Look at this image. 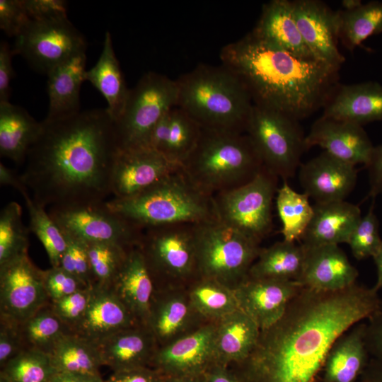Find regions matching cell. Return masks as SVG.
Masks as SVG:
<instances>
[{
  "label": "cell",
  "instance_id": "1",
  "mask_svg": "<svg viewBox=\"0 0 382 382\" xmlns=\"http://www.w3.org/2000/svg\"><path fill=\"white\" fill-rule=\"evenodd\" d=\"M378 292L357 282L333 291L303 287L232 372L239 382H311L334 342L382 308Z\"/></svg>",
  "mask_w": 382,
  "mask_h": 382
},
{
  "label": "cell",
  "instance_id": "2",
  "mask_svg": "<svg viewBox=\"0 0 382 382\" xmlns=\"http://www.w3.org/2000/svg\"><path fill=\"white\" fill-rule=\"evenodd\" d=\"M118 151L115 122L106 108L44 120L20 177L45 208L102 203L111 194Z\"/></svg>",
  "mask_w": 382,
  "mask_h": 382
},
{
  "label": "cell",
  "instance_id": "3",
  "mask_svg": "<svg viewBox=\"0 0 382 382\" xmlns=\"http://www.w3.org/2000/svg\"><path fill=\"white\" fill-rule=\"evenodd\" d=\"M220 59L246 86L253 104L298 121L323 107L338 84L340 69L270 45L251 32L224 46Z\"/></svg>",
  "mask_w": 382,
  "mask_h": 382
},
{
  "label": "cell",
  "instance_id": "4",
  "mask_svg": "<svg viewBox=\"0 0 382 382\" xmlns=\"http://www.w3.org/2000/svg\"><path fill=\"white\" fill-rule=\"evenodd\" d=\"M176 82V105L202 129L245 133L253 102L231 71L222 64H200Z\"/></svg>",
  "mask_w": 382,
  "mask_h": 382
},
{
  "label": "cell",
  "instance_id": "5",
  "mask_svg": "<svg viewBox=\"0 0 382 382\" xmlns=\"http://www.w3.org/2000/svg\"><path fill=\"white\" fill-rule=\"evenodd\" d=\"M112 212L142 229L216 219L214 196L199 188L182 167L141 194L105 202Z\"/></svg>",
  "mask_w": 382,
  "mask_h": 382
},
{
  "label": "cell",
  "instance_id": "6",
  "mask_svg": "<svg viewBox=\"0 0 382 382\" xmlns=\"http://www.w3.org/2000/svg\"><path fill=\"white\" fill-rule=\"evenodd\" d=\"M181 167L199 188L214 196L245 185L264 166L245 133L202 128Z\"/></svg>",
  "mask_w": 382,
  "mask_h": 382
},
{
  "label": "cell",
  "instance_id": "7",
  "mask_svg": "<svg viewBox=\"0 0 382 382\" xmlns=\"http://www.w3.org/2000/svg\"><path fill=\"white\" fill-rule=\"evenodd\" d=\"M198 277L235 289L245 281L257 258L260 243L218 219L195 224Z\"/></svg>",
  "mask_w": 382,
  "mask_h": 382
},
{
  "label": "cell",
  "instance_id": "8",
  "mask_svg": "<svg viewBox=\"0 0 382 382\" xmlns=\"http://www.w3.org/2000/svg\"><path fill=\"white\" fill-rule=\"evenodd\" d=\"M195 224H173L144 229L138 247L155 290L187 287L198 277Z\"/></svg>",
  "mask_w": 382,
  "mask_h": 382
},
{
  "label": "cell",
  "instance_id": "9",
  "mask_svg": "<svg viewBox=\"0 0 382 382\" xmlns=\"http://www.w3.org/2000/svg\"><path fill=\"white\" fill-rule=\"evenodd\" d=\"M176 80L154 71L145 74L129 89L123 112L115 122L120 151L150 148L152 132L178 100Z\"/></svg>",
  "mask_w": 382,
  "mask_h": 382
},
{
  "label": "cell",
  "instance_id": "10",
  "mask_svg": "<svg viewBox=\"0 0 382 382\" xmlns=\"http://www.w3.org/2000/svg\"><path fill=\"white\" fill-rule=\"evenodd\" d=\"M245 133L265 168L284 180L294 176L307 150L298 120L253 104Z\"/></svg>",
  "mask_w": 382,
  "mask_h": 382
},
{
  "label": "cell",
  "instance_id": "11",
  "mask_svg": "<svg viewBox=\"0 0 382 382\" xmlns=\"http://www.w3.org/2000/svg\"><path fill=\"white\" fill-rule=\"evenodd\" d=\"M278 177L265 167L250 181L214 195L218 219L260 243L272 228Z\"/></svg>",
  "mask_w": 382,
  "mask_h": 382
},
{
  "label": "cell",
  "instance_id": "12",
  "mask_svg": "<svg viewBox=\"0 0 382 382\" xmlns=\"http://www.w3.org/2000/svg\"><path fill=\"white\" fill-rule=\"evenodd\" d=\"M48 213L64 235L84 243H110L131 249L138 246L144 231L110 209L105 202L54 206Z\"/></svg>",
  "mask_w": 382,
  "mask_h": 382
},
{
  "label": "cell",
  "instance_id": "13",
  "mask_svg": "<svg viewBox=\"0 0 382 382\" xmlns=\"http://www.w3.org/2000/svg\"><path fill=\"white\" fill-rule=\"evenodd\" d=\"M82 33L68 18L30 21L15 37L14 54L24 57L37 71L47 74L72 57L86 52Z\"/></svg>",
  "mask_w": 382,
  "mask_h": 382
},
{
  "label": "cell",
  "instance_id": "14",
  "mask_svg": "<svg viewBox=\"0 0 382 382\" xmlns=\"http://www.w3.org/2000/svg\"><path fill=\"white\" fill-rule=\"evenodd\" d=\"M50 303L42 270L28 253L0 265V315L21 324Z\"/></svg>",
  "mask_w": 382,
  "mask_h": 382
},
{
  "label": "cell",
  "instance_id": "15",
  "mask_svg": "<svg viewBox=\"0 0 382 382\" xmlns=\"http://www.w3.org/2000/svg\"><path fill=\"white\" fill-rule=\"evenodd\" d=\"M216 322H207L194 332L157 349L150 367L162 377L203 376L215 363Z\"/></svg>",
  "mask_w": 382,
  "mask_h": 382
},
{
  "label": "cell",
  "instance_id": "16",
  "mask_svg": "<svg viewBox=\"0 0 382 382\" xmlns=\"http://www.w3.org/2000/svg\"><path fill=\"white\" fill-rule=\"evenodd\" d=\"M181 166L151 148L118 151L111 176V194L125 199L141 194Z\"/></svg>",
  "mask_w": 382,
  "mask_h": 382
},
{
  "label": "cell",
  "instance_id": "17",
  "mask_svg": "<svg viewBox=\"0 0 382 382\" xmlns=\"http://www.w3.org/2000/svg\"><path fill=\"white\" fill-rule=\"evenodd\" d=\"M207 322L193 307L186 287L155 290L146 326L158 348L194 332Z\"/></svg>",
  "mask_w": 382,
  "mask_h": 382
},
{
  "label": "cell",
  "instance_id": "18",
  "mask_svg": "<svg viewBox=\"0 0 382 382\" xmlns=\"http://www.w3.org/2000/svg\"><path fill=\"white\" fill-rule=\"evenodd\" d=\"M303 286L297 282L247 277L235 289L238 308L261 330L275 323Z\"/></svg>",
  "mask_w": 382,
  "mask_h": 382
},
{
  "label": "cell",
  "instance_id": "19",
  "mask_svg": "<svg viewBox=\"0 0 382 382\" xmlns=\"http://www.w3.org/2000/svg\"><path fill=\"white\" fill-rule=\"evenodd\" d=\"M355 166L323 151L300 166L299 179L303 193L316 203L345 200L356 185Z\"/></svg>",
  "mask_w": 382,
  "mask_h": 382
},
{
  "label": "cell",
  "instance_id": "20",
  "mask_svg": "<svg viewBox=\"0 0 382 382\" xmlns=\"http://www.w3.org/2000/svg\"><path fill=\"white\" fill-rule=\"evenodd\" d=\"M305 141L307 149L318 146L343 161L365 167L374 147L362 126L323 115L313 124Z\"/></svg>",
  "mask_w": 382,
  "mask_h": 382
},
{
  "label": "cell",
  "instance_id": "21",
  "mask_svg": "<svg viewBox=\"0 0 382 382\" xmlns=\"http://www.w3.org/2000/svg\"><path fill=\"white\" fill-rule=\"evenodd\" d=\"M292 8L302 38L314 57L340 69L345 58L337 45L335 11L318 0L293 1Z\"/></svg>",
  "mask_w": 382,
  "mask_h": 382
},
{
  "label": "cell",
  "instance_id": "22",
  "mask_svg": "<svg viewBox=\"0 0 382 382\" xmlns=\"http://www.w3.org/2000/svg\"><path fill=\"white\" fill-rule=\"evenodd\" d=\"M303 272L297 281L303 287L333 291L356 283L357 270L338 245L306 248Z\"/></svg>",
  "mask_w": 382,
  "mask_h": 382
},
{
  "label": "cell",
  "instance_id": "23",
  "mask_svg": "<svg viewBox=\"0 0 382 382\" xmlns=\"http://www.w3.org/2000/svg\"><path fill=\"white\" fill-rule=\"evenodd\" d=\"M323 115L359 125L382 120V85L376 81L337 84Z\"/></svg>",
  "mask_w": 382,
  "mask_h": 382
},
{
  "label": "cell",
  "instance_id": "24",
  "mask_svg": "<svg viewBox=\"0 0 382 382\" xmlns=\"http://www.w3.org/2000/svg\"><path fill=\"white\" fill-rule=\"evenodd\" d=\"M139 324L111 288H91L85 316L73 333L97 345L123 329Z\"/></svg>",
  "mask_w": 382,
  "mask_h": 382
},
{
  "label": "cell",
  "instance_id": "25",
  "mask_svg": "<svg viewBox=\"0 0 382 382\" xmlns=\"http://www.w3.org/2000/svg\"><path fill=\"white\" fill-rule=\"evenodd\" d=\"M96 345L103 366L112 371L150 367L158 349L153 334L141 324L120 330Z\"/></svg>",
  "mask_w": 382,
  "mask_h": 382
},
{
  "label": "cell",
  "instance_id": "26",
  "mask_svg": "<svg viewBox=\"0 0 382 382\" xmlns=\"http://www.w3.org/2000/svg\"><path fill=\"white\" fill-rule=\"evenodd\" d=\"M313 215L301 239L306 248L347 243L361 219L358 206L345 200L313 205Z\"/></svg>",
  "mask_w": 382,
  "mask_h": 382
},
{
  "label": "cell",
  "instance_id": "27",
  "mask_svg": "<svg viewBox=\"0 0 382 382\" xmlns=\"http://www.w3.org/2000/svg\"><path fill=\"white\" fill-rule=\"evenodd\" d=\"M110 288L137 322L146 325L155 285L138 246L129 250Z\"/></svg>",
  "mask_w": 382,
  "mask_h": 382
},
{
  "label": "cell",
  "instance_id": "28",
  "mask_svg": "<svg viewBox=\"0 0 382 382\" xmlns=\"http://www.w3.org/2000/svg\"><path fill=\"white\" fill-rule=\"evenodd\" d=\"M251 33L265 43L296 56L316 59L299 30L291 1L272 0L265 4Z\"/></svg>",
  "mask_w": 382,
  "mask_h": 382
},
{
  "label": "cell",
  "instance_id": "29",
  "mask_svg": "<svg viewBox=\"0 0 382 382\" xmlns=\"http://www.w3.org/2000/svg\"><path fill=\"white\" fill-rule=\"evenodd\" d=\"M86 52H82L47 74L49 105L45 120L62 119L80 112L79 94L81 86L86 81Z\"/></svg>",
  "mask_w": 382,
  "mask_h": 382
},
{
  "label": "cell",
  "instance_id": "30",
  "mask_svg": "<svg viewBox=\"0 0 382 382\" xmlns=\"http://www.w3.org/2000/svg\"><path fill=\"white\" fill-rule=\"evenodd\" d=\"M260 329L240 308L216 322L215 363L231 366L246 359L254 349Z\"/></svg>",
  "mask_w": 382,
  "mask_h": 382
},
{
  "label": "cell",
  "instance_id": "31",
  "mask_svg": "<svg viewBox=\"0 0 382 382\" xmlns=\"http://www.w3.org/2000/svg\"><path fill=\"white\" fill-rule=\"evenodd\" d=\"M366 323H358L332 345L325 359V382H354L369 361L365 345Z\"/></svg>",
  "mask_w": 382,
  "mask_h": 382
},
{
  "label": "cell",
  "instance_id": "32",
  "mask_svg": "<svg viewBox=\"0 0 382 382\" xmlns=\"http://www.w3.org/2000/svg\"><path fill=\"white\" fill-rule=\"evenodd\" d=\"M41 129L42 122H37L24 108L10 102L0 103L1 156L22 163Z\"/></svg>",
  "mask_w": 382,
  "mask_h": 382
},
{
  "label": "cell",
  "instance_id": "33",
  "mask_svg": "<svg viewBox=\"0 0 382 382\" xmlns=\"http://www.w3.org/2000/svg\"><path fill=\"white\" fill-rule=\"evenodd\" d=\"M85 79L103 96L108 103L106 110L116 122L123 112L129 89L126 86L109 32L105 35L103 50L98 62L86 71Z\"/></svg>",
  "mask_w": 382,
  "mask_h": 382
},
{
  "label": "cell",
  "instance_id": "34",
  "mask_svg": "<svg viewBox=\"0 0 382 382\" xmlns=\"http://www.w3.org/2000/svg\"><path fill=\"white\" fill-rule=\"evenodd\" d=\"M305 258L306 249L301 244L283 240L261 249L248 277L297 282L303 272Z\"/></svg>",
  "mask_w": 382,
  "mask_h": 382
},
{
  "label": "cell",
  "instance_id": "35",
  "mask_svg": "<svg viewBox=\"0 0 382 382\" xmlns=\"http://www.w3.org/2000/svg\"><path fill=\"white\" fill-rule=\"evenodd\" d=\"M49 355L57 372L100 376L103 364L97 345L79 335H64Z\"/></svg>",
  "mask_w": 382,
  "mask_h": 382
},
{
  "label": "cell",
  "instance_id": "36",
  "mask_svg": "<svg viewBox=\"0 0 382 382\" xmlns=\"http://www.w3.org/2000/svg\"><path fill=\"white\" fill-rule=\"evenodd\" d=\"M337 40L349 50L369 37L382 33V2L370 1L359 8L346 11H335Z\"/></svg>",
  "mask_w": 382,
  "mask_h": 382
},
{
  "label": "cell",
  "instance_id": "37",
  "mask_svg": "<svg viewBox=\"0 0 382 382\" xmlns=\"http://www.w3.org/2000/svg\"><path fill=\"white\" fill-rule=\"evenodd\" d=\"M186 289L193 307L208 322L239 308L234 290L216 280L198 277Z\"/></svg>",
  "mask_w": 382,
  "mask_h": 382
},
{
  "label": "cell",
  "instance_id": "38",
  "mask_svg": "<svg viewBox=\"0 0 382 382\" xmlns=\"http://www.w3.org/2000/svg\"><path fill=\"white\" fill-rule=\"evenodd\" d=\"M309 197L304 193H299L284 180L278 188L276 205L282 224L281 233L284 241L295 242L301 241L313 215V207Z\"/></svg>",
  "mask_w": 382,
  "mask_h": 382
},
{
  "label": "cell",
  "instance_id": "39",
  "mask_svg": "<svg viewBox=\"0 0 382 382\" xmlns=\"http://www.w3.org/2000/svg\"><path fill=\"white\" fill-rule=\"evenodd\" d=\"M20 328L25 349L47 354L64 335L71 333L53 311L50 303L21 323Z\"/></svg>",
  "mask_w": 382,
  "mask_h": 382
},
{
  "label": "cell",
  "instance_id": "40",
  "mask_svg": "<svg viewBox=\"0 0 382 382\" xmlns=\"http://www.w3.org/2000/svg\"><path fill=\"white\" fill-rule=\"evenodd\" d=\"M29 215V229L42 243L51 267H59L66 248V238L45 208L30 197L29 192L22 194Z\"/></svg>",
  "mask_w": 382,
  "mask_h": 382
},
{
  "label": "cell",
  "instance_id": "41",
  "mask_svg": "<svg viewBox=\"0 0 382 382\" xmlns=\"http://www.w3.org/2000/svg\"><path fill=\"white\" fill-rule=\"evenodd\" d=\"M169 131L163 154L181 166L196 146L202 127L177 105L169 111Z\"/></svg>",
  "mask_w": 382,
  "mask_h": 382
},
{
  "label": "cell",
  "instance_id": "42",
  "mask_svg": "<svg viewBox=\"0 0 382 382\" xmlns=\"http://www.w3.org/2000/svg\"><path fill=\"white\" fill-rule=\"evenodd\" d=\"M22 208L15 202L6 204L0 214V265L28 253L29 228L22 220Z\"/></svg>",
  "mask_w": 382,
  "mask_h": 382
},
{
  "label": "cell",
  "instance_id": "43",
  "mask_svg": "<svg viewBox=\"0 0 382 382\" xmlns=\"http://www.w3.org/2000/svg\"><path fill=\"white\" fill-rule=\"evenodd\" d=\"M57 373L50 356L32 349H25L1 369L10 382H50Z\"/></svg>",
  "mask_w": 382,
  "mask_h": 382
},
{
  "label": "cell",
  "instance_id": "44",
  "mask_svg": "<svg viewBox=\"0 0 382 382\" xmlns=\"http://www.w3.org/2000/svg\"><path fill=\"white\" fill-rule=\"evenodd\" d=\"M85 243L93 281V286L110 288L130 249L110 243Z\"/></svg>",
  "mask_w": 382,
  "mask_h": 382
},
{
  "label": "cell",
  "instance_id": "45",
  "mask_svg": "<svg viewBox=\"0 0 382 382\" xmlns=\"http://www.w3.org/2000/svg\"><path fill=\"white\" fill-rule=\"evenodd\" d=\"M378 226V219L371 207L368 213L361 217L347 242L356 259L373 257L377 253L382 244Z\"/></svg>",
  "mask_w": 382,
  "mask_h": 382
},
{
  "label": "cell",
  "instance_id": "46",
  "mask_svg": "<svg viewBox=\"0 0 382 382\" xmlns=\"http://www.w3.org/2000/svg\"><path fill=\"white\" fill-rule=\"evenodd\" d=\"M64 236L66 248L59 267L74 275L87 287L91 288L93 281L86 243L69 236Z\"/></svg>",
  "mask_w": 382,
  "mask_h": 382
},
{
  "label": "cell",
  "instance_id": "47",
  "mask_svg": "<svg viewBox=\"0 0 382 382\" xmlns=\"http://www.w3.org/2000/svg\"><path fill=\"white\" fill-rule=\"evenodd\" d=\"M91 295V288L81 289L50 302L52 308L71 333L83 320Z\"/></svg>",
  "mask_w": 382,
  "mask_h": 382
},
{
  "label": "cell",
  "instance_id": "48",
  "mask_svg": "<svg viewBox=\"0 0 382 382\" xmlns=\"http://www.w3.org/2000/svg\"><path fill=\"white\" fill-rule=\"evenodd\" d=\"M44 286L50 302L81 289H88L80 279L61 267L42 270Z\"/></svg>",
  "mask_w": 382,
  "mask_h": 382
},
{
  "label": "cell",
  "instance_id": "49",
  "mask_svg": "<svg viewBox=\"0 0 382 382\" xmlns=\"http://www.w3.org/2000/svg\"><path fill=\"white\" fill-rule=\"evenodd\" d=\"M24 349L20 323L0 315V368Z\"/></svg>",
  "mask_w": 382,
  "mask_h": 382
},
{
  "label": "cell",
  "instance_id": "50",
  "mask_svg": "<svg viewBox=\"0 0 382 382\" xmlns=\"http://www.w3.org/2000/svg\"><path fill=\"white\" fill-rule=\"evenodd\" d=\"M30 22L23 0L0 1V28L9 37H17Z\"/></svg>",
  "mask_w": 382,
  "mask_h": 382
},
{
  "label": "cell",
  "instance_id": "51",
  "mask_svg": "<svg viewBox=\"0 0 382 382\" xmlns=\"http://www.w3.org/2000/svg\"><path fill=\"white\" fill-rule=\"evenodd\" d=\"M30 21L67 18L66 1L63 0H23Z\"/></svg>",
  "mask_w": 382,
  "mask_h": 382
},
{
  "label": "cell",
  "instance_id": "52",
  "mask_svg": "<svg viewBox=\"0 0 382 382\" xmlns=\"http://www.w3.org/2000/svg\"><path fill=\"white\" fill-rule=\"evenodd\" d=\"M366 323L364 342L370 356L382 359V308Z\"/></svg>",
  "mask_w": 382,
  "mask_h": 382
},
{
  "label": "cell",
  "instance_id": "53",
  "mask_svg": "<svg viewBox=\"0 0 382 382\" xmlns=\"http://www.w3.org/2000/svg\"><path fill=\"white\" fill-rule=\"evenodd\" d=\"M13 48L6 41L0 43V103L9 102L10 82L14 76Z\"/></svg>",
  "mask_w": 382,
  "mask_h": 382
},
{
  "label": "cell",
  "instance_id": "54",
  "mask_svg": "<svg viewBox=\"0 0 382 382\" xmlns=\"http://www.w3.org/2000/svg\"><path fill=\"white\" fill-rule=\"evenodd\" d=\"M162 376L151 367L113 371L104 382H161Z\"/></svg>",
  "mask_w": 382,
  "mask_h": 382
},
{
  "label": "cell",
  "instance_id": "55",
  "mask_svg": "<svg viewBox=\"0 0 382 382\" xmlns=\"http://www.w3.org/2000/svg\"><path fill=\"white\" fill-rule=\"evenodd\" d=\"M366 167L369 176V196L374 198L382 192V144L374 147L370 161Z\"/></svg>",
  "mask_w": 382,
  "mask_h": 382
},
{
  "label": "cell",
  "instance_id": "56",
  "mask_svg": "<svg viewBox=\"0 0 382 382\" xmlns=\"http://www.w3.org/2000/svg\"><path fill=\"white\" fill-rule=\"evenodd\" d=\"M204 382H239L227 366L213 364L204 374Z\"/></svg>",
  "mask_w": 382,
  "mask_h": 382
},
{
  "label": "cell",
  "instance_id": "57",
  "mask_svg": "<svg viewBox=\"0 0 382 382\" xmlns=\"http://www.w3.org/2000/svg\"><path fill=\"white\" fill-rule=\"evenodd\" d=\"M0 184L11 186L17 190L21 195L28 191L23 183L20 175H17L13 170L0 163Z\"/></svg>",
  "mask_w": 382,
  "mask_h": 382
},
{
  "label": "cell",
  "instance_id": "58",
  "mask_svg": "<svg viewBox=\"0 0 382 382\" xmlns=\"http://www.w3.org/2000/svg\"><path fill=\"white\" fill-rule=\"evenodd\" d=\"M50 382H104L101 376L80 375L57 372Z\"/></svg>",
  "mask_w": 382,
  "mask_h": 382
},
{
  "label": "cell",
  "instance_id": "59",
  "mask_svg": "<svg viewBox=\"0 0 382 382\" xmlns=\"http://www.w3.org/2000/svg\"><path fill=\"white\" fill-rule=\"evenodd\" d=\"M363 373L366 382H382V359L373 358Z\"/></svg>",
  "mask_w": 382,
  "mask_h": 382
},
{
  "label": "cell",
  "instance_id": "60",
  "mask_svg": "<svg viewBox=\"0 0 382 382\" xmlns=\"http://www.w3.org/2000/svg\"><path fill=\"white\" fill-rule=\"evenodd\" d=\"M373 258L377 269V279L373 288L378 291L382 289V244Z\"/></svg>",
  "mask_w": 382,
  "mask_h": 382
},
{
  "label": "cell",
  "instance_id": "61",
  "mask_svg": "<svg viewBox=\"0 0 382 382\" xmlns=\"http://www.w3.org/2000/svg\"><path fill=\"white\" fill-rule=\"evenodd\" d=\"M163 382H204V375L197 377L163 378Z\"/></svg>",
  "mask_w": 382,
  "mask_h": 382
},
{
  "label": "cell",
  "instance_id": "62",
  "mask_svg": "<svg viewBox=\"0 0 382 382\" xmlns=\"http://www.w3.org/2000/svg\"><path fill=\"white\" fill-rule=\"evenodd\" d=\"M362 5L361 0H342L341 1L342 10L346 11H353Z\"/></svg>",
  "mask_w": 382,
  "mask_h": 382
},
{
  "label": "cell",
  "instance_id": "63",
  "mask_svg": "<svg viewBox=\"0 0 382 382\" xmlns=\"http://www.w3.org/2000/svg\"><path fill=\"white\" fill-rule=\"evenodd\" d=\"M0 382H10L2 374H0Z\"/></svg>",
  "mask_w": 382,
  "mask_h": 382
},
{
  "label": "cell",
  "instance_id": "64",
  "mask_svg": "<svg viewBox=\"0 0 382 382\" xmlns=\"http://www.w3.org/2000/svg\"><path fill=\"white\" fill-rule=\"evenodd\" d=\"M161 382H163V380H162V381H161Z\"/></svg>",
  "mask_w": 382,
  "mask_h": 382
}]
</instances>
